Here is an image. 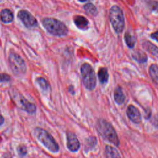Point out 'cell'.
I'll use <instances>...</instances> for the list:
<instances>
[{"label": "cell", "instance_id": "cell-18", "mask_svg": "<svg viewBox=\"0 0 158 158\" xmlns=\"http://www.w3.org/2000/svg\"><path fill=\"white\" fill-rule=\"evenodd\" d=\"M105 155L107 157H112V158L121 157L119 152L115 148L109 145L106 146Z\"/></svg>", "mask_w": 158, "mask_h": 158}, {"label": "cell", "instance_id": "cell-27", "mask_svg": "<svg viewBox=\"0 0 158 158\" xmlns=\"http://www.w3.org/2000/svg\"><path fill=\"white\" fill-rule=\"evenodd\" d=\"M4 117L0 114V125H1L4 123Z\"/></svg>", "mask_w": 158, "mask_h": 158}, {"label": "cell", "instance_id": "cell-2", "mask_svg": "<svg viewBox=\"0 0 158 158\" xmlns=\"http://www.w3.org/2000/svg\"><path fill=\"white\" fill-rule=\"evenodd\" d=\"M43 25L51 34L57 36H65L68 29L62 22L53 18H45L43 20Z\"/></svg>", "mask_w": 158, "mask_h": 158}, {"label": "cell", "instance_id": "cell-12", "mask_svg": "<svg viewBox=\"0 0 158 158\" xmlns=\"http://www.w3.org/2000/svg\"><path fill=\"white\" fill-rule=\"evenodd\" d=\"M143 48L151 54L158 59V47L149 41H145L143 43Z\"/></svg>", "mask_w": 158, "mask_h": 158}, {"label": "cell", "instance_id": "cell-8", "mask_svg": "<svg viewBox=\"0 0 158 158\" xmlns=\"http://www.w3.org/2000/svg\"><path fill=\"white\" fill-rule=\"evenodd\" d=\"M15 99L17 101L18 106L20 107L23 110L30 114H33L36 112V106L33 103L29 102L23 96H21V95H20L19 96H17V98Z\"/></svg>", "mask_w": 158, "mask_h": 158}, {"label": "cell", "instance_id": "cell-14", "mask_svg": "<svg viewBox=\"0 0 158 158\" xmlns=\"http://www.w3.org/2000/svg\"><path fill=\"white\" fill-rule=\"evenodd\" d=\"M131 56L133 59L139 63H144L148 59V56L146 53L141 50H135L131 53Z\"/></svg>", "mask_w": 158, "mask_h": 158}, {"label": "cell", "instance_id": "cell-17", "mask_svg": "<svg viewBox=\"0 0 158 158\" xmlns=\"http://www.w3.org/2000/svg\"><path fill=\"white\" fill-rule=\"evenodd\" d=\"M149 73L152 81L158 85V66L156 64H152L150 65Z\"/></svg>", "mask_w": 158, "mask_h": 158}, {"label": "cell", "instance_id": "cell-20", "mask_svg": "<svg viewBox=\"0 0 158 158\" xmlns=\"http://www.w3.org/2000/svg\"><path fill=\"white\" fill-rule=\"evenodd\" d=\"M85 10L89 14L92 15H96L97 14L96 7L91 3H87L84 6Z\"/></svg>", "mask_w": 158, "mask_h": 158}, {"label": "cell", "instance_id": "cell-6", "mask_svg": "<svg viewBox=\"0 0 158 158\" xmlns=\"http://www.w3.org/2000/svg\"><path fill=\"white\" fill-rule=\"evenodd\" d=\"M9 62L12 72L19 75L25 73L26 65L23 59L14 52H10L9 56Z\"/></svg>", "mask_w": 158, "mask_h": 158}, {"label": "cell", "instance_id": "cell-16", "mask_svg": "<svg viewBox=\"0 0 158 158\" xmlns=\"http://www.w3.org/2000/svg\"><path fill=\"white\" fill-rule=\"evenodd\" d=\"M98 76L99 78V80L101 83L105 84L107 83L109 80V73L106 67H101L98 70Z\"/></svg>", "mask_w": 158, "mask_h": 158}, {"label": "cell", "instance_id": "cell-28", "mask_svg": "<svg viewBox=\"0 0 158 158\" xmlns=\"http://www.w3.org/2000/svg\"><path fill=\"white\" fill-rule=\"evenodd\" d=\"M78 1L80 2H85L86 0H78Z\"/></svg>", "mask_w": 158, "mask_h": 158}, {"label": "cell", "instance_id": "cell-10", "mask_svg": "<svg viewBox=\"0 0 158 158\" xmlns=\"http://www.w3.org/2000/svg\"><path fill=\"white\" fill-rule=\"evenodd\" d=\"M127 115L129 119L135 123H139L141 121V115L137 107L130 105L127 109Z\"/></svg>", "mask_w": 158, "mask_h": 158}, {"label": "cell", "instance_id": "cell-25", "mask_svg": "<svg viewBox=\"0 0 158 158\" xmlns=\"http://www.w3.org/2000/svg\"><path fill=\"white\" fill-rule=\"evenodd\" d=\"M152 123L153 125L158 129V115H156L153 117L152 120Z\"/></svg>", "mask_w": 158, "mask_h": 158}, {"label": "cell", "instance_id": "cell-11", "mask_svg": "<svg viewBox=\"0 0 158 158\" xmlns=\"http://www.w3.org/2000/svg\"><path fill=\"white\" fill-rule=\"evenodd\" d=\"M74 23L75 25L81 30H86L88 27V20L83 16L77 15L74 17Z\"/></svg>", "mask_w": 158, "mask_h": 158}, {"label": "cell", "instance_id": "cell-15", "mask_svg": "<svg viewBox=\"0 0 158 158\" xmlns=\"http://www.w3.org/2000/svg\"><path fill=\"white\" fill-rule=\"evenodd\" d=\"M1 20L4 23H10L13 20V14L12 11L8 9H4L0 13Z\"/></svg>", "mask_w": 158, "mask_h": 158}, {"label": "cell", "instance_id": "cell-4", "mask_svg": "<svg viewBox=\"0 0 158 158\" xmlns=\"http://www.w3.org/2000/svg\"><path fill=\"white\" fill-rule=\"evenodd\" d=\"M109 19L113 28L117 33H121L124 28L123 13L118 6H113L109 11Z\"/></svg>", "mask_w": 158, "mask_h": 158}, {"label": "cell", "instance_id": "cell-3", "mask_svg": "<svg viewBox=\"0 0 158 158\" xmlns=\"http://www.w3.org/2000/svg\"><path fill=\"white\" fill-rule=\"evenodd\" d=\"M35 135L38 139L50 151L57 152L59 147L52 136L43 128L37 127L35 129Z\"/></svg>", "mask_w": 158, "mask_h": 158}, {"label": "cell", "instance_id": "cell-21", "mask_svg": "<svg viewBox=\"0 0 158 158\" xmlns=\"http://www.w3.org/2000/svg\"><path fill=\"white\" fill-rule=\"evenodd\" d=\"M36 82L38 83V84L39 85L40 88L43 90H47L49 87V85L48 82L47 81V80L43 77L37 78Z\"/></svg>", "mask_w": 158, "mask_h": 158}, {"label": "cell", "instance_id": "cell-23", "mask_svg": "<svg viewBox=\"0 0 158 158\" xmlns=\"http://www.w3.org/2000/svg\"><path fill=\"white\" fill-rule=\"evenodd\" d=\"M18 152L20 156H25L27 154V149L23 146H20L17 148Z\"/></svg>", "mask_w": 158, "mask_h": 158}, {"label": "cell", "instance_id": "cell-26", "mask_svg": "<svg viewBox=\"0 0 158 158\" xmlns=\"http://www.w3.org/2000/svg\"><path fill=\"white\" fill-rule=\"evenodd\" d=\"M151 38L158 42V31H156L151 34Z\"/></svg>", "mask_w": 158, "mask_h": 158}, {"label": "cell", "instance_id": "cell-5", "mask_svg": "<svg viewBox=\"0 0 158 158\" xmlns=\"http://www.w3.org/2000/svg\"><path fill=\"white\" fill-rule=\"evenodd\" d=\"M80 72L85 86L89 90L94 89L96 85V78L93 67L89 64L85 63L81 65Z\"/></svg>", "mask_w": 158, "mask_h": 158}, {"label": "cell", "instance_id": "cell-19", "mask_svg": "<svg viewBox=\"0 0 158 158\" xmlns=\"http://www.w3.org/2000/svg\"><path fill=\"white\" fill-rule=\"evenodd\" d=\"M124 39H125V43L128 48H130L131 49L134 48L135 43H136V38L134 36V35L131 34L129 31H127L125 33Z\"/></svg>", "mask_w": 158, "mask_h": 158}, {"label": "cell", "instance_id": "cell-7", "mask_svg": "<svg viewBox=\"0 0 158 158\" xmlns=\"http://www.w3.org/2000/svg\"><path fill=\"white\" fill-rule=\"evenodd\" d=\"M17 15L23 25L27 28L35 27L38 25L36 19L29 12L25 10H20Z\"/></svg>", "mask_w": 158, "mask_h": 158}, {"label": "cell", "instance_id": "cell-13", "mask_svg": "<svg viewBox=\"0 0 158 158\" xmlns=\"http://www.w3.org/2000/svg\"><path fill=\"white\" fill-rule=\"evenodd\" d=\"M114 98L118 104H122L124 102L125 100V96L120 86H117L115 88L114 92Z\"/></svg>", "mask_w": 158, "mask_h": 158}, {"label": "cell", "instance_id": "cell-22", "mask_svg": "<svg viewBox=\"0 0 158 158\" xmlns=\"http://www.w3.org/2000/svg\"><path fill=\"white\" fill-rule=\"evenodd\" d=\"M10 80V77L6 73H0V82H6Z\"/></svg>", "mask_w": 158, "mask_h": 158}, {"label": "cell", "instance_id": "cell-24", "mask_svg": "<svg viewBox=\"0 0 158 158\" xmlns=\"http://www.w3.org/2000/svg\"><path fill=\"white\" fill-rule=\"evenodd\" d=\"M151 8L152 10L154 12L158 14V2L156 1H153L151 4Z\"/></svg>", "mask_w": 158, "mask_h": 158}, {"label": "cell", "instance_id": "cell-9", "mask_svg": "<svg viewBox=\"0 0 158 158\" xmlns=\"http://www.w3.org/2000/svg\"><path fill=\"white\" fill-rule=\"evenodd\" d=\"M67 146L72 152H77L80 147V144L77 136L71 131L67 132Z\"/></svg>", "mask_w": 158, "mask_h": 158}, {"label": "cell", "instance_id": "cell-1", "mask_svg": "<svg viewBox=\"0 0 158 158\" xmlns=\"http://www.w3.org/2000/svg\"><path fill=\"white\" fill-rule=\"evenodd\" d=\"M99 134L106 141L111 143L116 146L120 144L119 139L114 127L105 120H99L96 125Z\"/></svg>", "mask_w": 158, "mask_h": 158}]
</instances>
